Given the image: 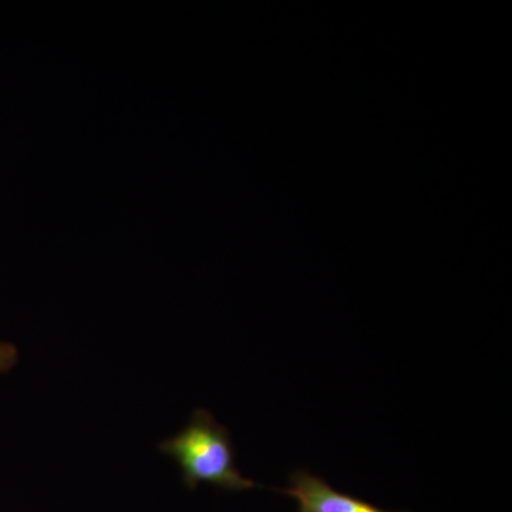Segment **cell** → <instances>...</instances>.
I'll return each mask as SVG.
<instances>
[{"mask_svg": "<svg viewBox=\"0 0 512 512\" xmlns=\"http://www.w3.org/2000/svg\"><path fill=\"white\" fill-rule=\"evenodd\" d=\"M18 362V349L10 343L0 342V373L9 372Z\"/></svg>", "mask_w": 512, "mask_h": 512, "instance_id": "3", "label": "cell"}, {"mask_svg": "<svg viewBox=\"0 0 512 512\" xmlns=\"http://www.w3.org/2000/svg\"><path fill=\"white\" fill-rule=\"evenodd\" d=\"M161 451L177 461L190 488L201 483L228 491L258 487L238 470L231 434L207 410H195L185 429L161 444Z\"/></svg>", "mask_w": 512, "mask_h": 512, "instance_id": "1", "label": "cell"}, {"mask_svg": "<svg viewBox=\"0 0 512 512\" xmlns=\"http://www.w3.org/2000/svg\"><path fill=\"white\" fill-rule=\"evenodd\" d=\"M278 491L296 501L298 512H396L383 510L353 495L340 493L325 478L302 468L289 476L288 488Z\"/></svg>", "mask_w": 512, "mask_h": 512, "instance_id": "2", "label": "cell"}]
</instances>
